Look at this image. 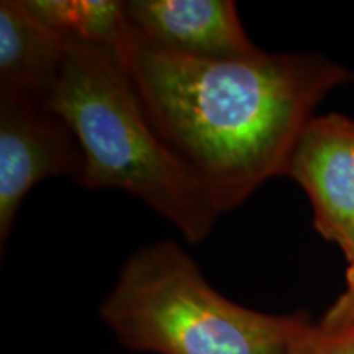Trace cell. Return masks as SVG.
Returning <instances> with one entry per match:
<instances>
[{"mask_svg":"<svg viewBox=\"0 0 354 354\" xmlns=\"http://www.w3.org/2000/svg\"><path fill=\"white\" fill-rule=\"evenodd\" d=\"M290 354H354V326L330 331L313 323Z\"/></svg>","mask_w":354,"mask_h":354,"instance_id":"obj_9","label":"cell"},{"mask_svg":"<svg viewBox=\"0 0 354 354\" xmlns=\"http://www.w3.org/2000/svg\"><path fill=\"white\" fill-rule=\"evenodd\" d=\"M122 64L154 130L218 215L284 176L318 105L354 81L318 53L201 59L140 39Z\"/></svg>","mask_w":354,"mask_h":354,"instance_id":"obj_1","label":"cell"},{"mask_svg":"<svg viewBox=\"0 0 354 354\" xmlns=\"http://www.w3.org/2000/svg\"><path fill=\"white\" fill-rule=\"evenodd\" d=\"M322 328L336 331L354 326V250L346 259V282L344 290L330 305L325 315L318 322Z\"/></svg>","mask_w":354,"mask_h":354,"instance_id":"obj_10","label":"cell"},{"mask_svg":"<svg viewBox=\"0 0 354 354\" xmlns=\"http://www.w3.org/2000/svg\"><path fill=\"white\" fill-rule=\"evenodd\" d=\"M99 317L123 348L149 354H290L313 325L225 297L172 240L141 246L122 266Z\"/></svg>","mask_w":354,"mask_h":354,"instance_id":"obj_3","label":"cell"},{"mask_svg":"<svg viewBox=\"0 0 354 354\" xmlns=\"http://www.w3.org/2000/svg\"><path fill=\"white\" fill-rule=\"evenodd\" d=\"M68 43L35 19L24 0L0 2V87L43 97L63 68Z\"/></svg>","mask_w":354,"mask_h":354,"instance_id":"obj_7","label":"cell"},{"mask_svg":"<svg viewBox=\"0 0 354 354\" xmlns=\"http://www.w3.org/2000/svg\"><path fill=\"white\" fill-rule=\"evenodd\" d=\"M43 100L76 136L84 161L77 184L130 194L192 245L209 236L218 214L154 130L117 56L68 43Z\"/></svg>","mask_w":354,"mask_h":354,"instance_id":"obj_2","label":"cell"},{"mask_svg":"<svg viewBox=\"0 0 354 354\" xmlns=\"http://www.w3.org/2000/svg\"><path fill=\"white\" fill-rule=\"evenodd\" d=\"M136 39L201 59H236L263 50L248 37L233 0H128Z\"/></svg>","mask_w":354,"mask_h":354,"instance_id":"obj_6","label":"cell"},{"mask_svg":"<svg viewBox=\"0 0 354 354\" xmlns=\"http://www.w3.org/2000/svg\"><path fill=\"white\" fill-rule=\"evenodd\" d=\"M284 177L307 194L317 233L348 259L354 250V118L315 115L295 141Z\"/></svg>","mask_w":354,"mask_h":354,"instance_id":"obj_5","label":"cell"},{"mask_svg":"<svg viewBox=\"0 0 354 354\" xmlns=\"http://www.w3.org/2000/svg\"><path fill=\"white\" fill-rule=\"evenodd\" d=\"M82 153L74 133L41 97L0 87V251L35 185L53 177L77 183Z\"/></svg>","mask_w":354,"mask_h":354,"instance_id":"obj_4","label":"cell"},{"mask_svg":"<svg viewBox=\"0 0 354 354\" xmlns=\"http://www.w3.org/2000/svg\"><path fill=\"white\" fill-rule=\"evenodd\" d=\"M35 19L66 43L107 51L123 61L135 32L120 0H24Z\"/></svg>","mask_w":354,"mask_h":354,"instance_id":"obj_8","label":"cell"}]
</instances>
